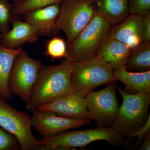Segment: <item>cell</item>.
<instances>
[{
  "instance_id": "obj_10",
  "label": "cell",
  "mask_w": 150,
  "mask_h": 150,
  "mask_svg": "<svg viewBox=\"0 0 150 150\" xmlns=\"http://www.w3.org/2000/svg\"><path fill=\"white\" fill-rule=\"evenodd\" d=\"M31 115L32 127L43 137H53L75 128L90 124V121L75 120L57 116L48 110L36 109Z\"/></svg>"
},
{
  "instance_id": "obj_16",
  "label": "cell",
  "mask_w": 150,
  "mask_h": 150,
  "mask_svg": "<svg viewBox=\"0 0 150 150\" xmlns=\"http://www.w3.org/2000/svg\"><path fill=\"white\" fill-rule=\"evenodd\" d=\"M113 75L116 81L124 84L126 92L150 94V71L131 72L122 68L114 70Z\"/></svg>"
},
{
  "instance_id": "obj_1",
  "label": "cell",
  "mask_w": 150,
  "mask_h": 150,
  "mask_svg": "<svg viewBox=\"0 0 150 150\" xmlns=\"http://www.w3.org/2000/svg\"><path fill=\"white\" fill-rule=\"evenodd\" d=\"M72 62L66 59L59 65H42L25 109L32 112L74 91L71 76Z\"/></svg>"
},
{
  "instance_id": "obj_25",
  "label": "cell",
  "mask_w": 150,
  "mask_h": 150,
  "mask_svg": "<svg viewBox=\"0 0 150 150\" xmlns=\"http://www.w3.org/2000/svg\"><path fill=\"white\" fill-rule=\"evenodd\" d=\"M150 132V115H149L147 120L144 124L133 133L128 136L129 139L135 137L139 138V141L144 138Z\"/></svg>"
},
{
  "instance_id": "obj_19",
  "label": "cell",
  "mask_w": 150,
  "mask_h": 150,
  "mask_svg": "<svg viewBox=\"0 0 150 150\" xmlns=\"http://www.w3.org/2000/svg\"><path fill=\"white\" fill-rule=\"evenodd\" d=\"M125 69L138 72L150 71V41H144L131 50Z\"/></svg>"
},
{
  "instance_id": "obj_28",
  "label": "cell",
  "mask_w": 150,
  "mask_h": 150,
  "mask_svg": "<svg viewBox=\"0 0 150 150\" xmlns=\"http://www.w3.org/2000/svg\"><path fill=\"white\" fill-rule=\"evenodd\" d=\"M11 1L13 2V4H15V3L21 2L26 1V0H11Z\"/></svg>"
},
{
  "instance_id": "obj_2",
  "label": "cell",
  "mask_w": 150,
  "mask_h": 150,
  "mask_svg": "<svg viewBox=\"0 0 150 150\" xmlns=\"http://www.w3.org/2000/svg\"><path fill=\"white\" fill-rule=\"evenodd\" d=\"M112 25L96 12L85 27L68 46L69 59L72 63L95 57L97 51L107 37Z\"/></svg>"
},
{
  "instance_id": "obj_3",
  "label": "cell",
  "mask_w": 150,
  "mask_h": 150,
  "mask_svg": "<svg viewBox=\"0 0 150 150\" xmlns=\"http://www.w3.org/2000/svg\"><path fill=\"white\" fill-rule=\"evenodd\" d=\"M118 90L123 102L110 127L123 137H128L147 120L150 94L130 93L121 89Z\"/></svg>"
},
{
  "instance_id": "obj_20",
  "label": "cell",
  "mask_w": 150,
  "mask_h": 150,
  "mask_svg": "<svg viewBox=\"0 0 150 150\" xmlns=\"http://www.w3.org/2000/svg\"><path fill=\"white\" fill-rule=\"evenodd\" d=\"M64 0H26L21 2L13 4V17L43 7L55 4H61Z\"/></svg>"
},
{
  "instance_id": "obj_7",
  "label": "cell",
  "mask_w": 150,
  "mask_h": 150,
  "mask_svg": "<svg viewBox=\"0 0 150 150\" xmlns=\"http://www.w3.org/2000/svg\"><path fill=\"white\" fill-rule=\"evenodd\" d=\"M42 65L41 61L31 58L27 51L22 50L16 56L10 74L8 85L10 93L27 103Z\"/></svg>"
},
{
  "instance_id": "obj_13",
  "label": "cell",
  "mask_w": 150,
  "mask_h": 150,
  "mask_svg": "<svg viewBox=\"0 0 150 150\" xmlns=\"http://www.w3.org/2000/svg\"><path fill=\"white\" fill-rule=\"evenodd\" d=\"M61 4H55L28 12L23 14L25 21L35 28L39 36H50L55 32V26L61 9Z\"/></svg>"
},
{
  "instance_id": "obj_8",
  "label": "cell",
  "mask_w": 150,
  "mask_h": 150,
  "mask_svg": "<svg viewBox=\"0 0 150 150\" xmlns=\"http://www.w3.org/2000/svg\"><path fill=\"white\" fill-rule=\"evenodd\" d=\"M89 0H64L55 26V32L66 34L68 46L85 27L96 12Z\"/></svg>"
},
{
  "instance_id": "obj_15",
  "label": "cell",
  "mask_w": 150,
  "mask_h": 150,
  "mask_svg": "<svg viewBox=\"0 0 150 150\" xmlns=\"http://www.w3.org/2000/svg\"><path fill=\"white\" fill-rule=\"evenodd\" d=\"M132 50L125 43L106 37L98 49L96 56L114 71L125 68Z\"/></svg>"
},
{
  "instance_id": "obj_4",
  "label": "cell",
  "mask_w": 150,
  "mask_h": 150,
  "mask_svg": "<svg viewBox=\"0 0 150 150\" xmlns=\"http://www.w3.org/2000/svg\"><path fill=\"white\" fill-rule=\"evenodd\" d=\"M123 137L110 127L68 131L53 137H43L40 141L43 150H66L76 147L84 149L91 143L98 141L116 144L122 141Z\"/></svg>"
},
{
  "instance_id": "obj_11",
  "label": "cell",
  "mask_w": 150,
  "mask_h": 150,
  "mask_svg": "<svg viewBox=\"0 0 150 150\" xmlns=\"http://www.w3.org/2000/svg\"><path fill=\"white\" fill-rule=\"evenodd\" d=\"M37 109L52 111L64 118L90 122L92 120L86 105L85 96L75 91Z\"/></svg>"
},
{
  "instance_id": "obj_24",
  "label": "cell",
  "mask_w": 150,
  "mask_h": 150,
  "mask_svg": "<svg viewBox=\"0 0 150 150\" xmlns=\"http://www.w3.org/2000/svg\"><path fill=\"white\" fill-rule=\"evenodd\" d=\"M150 0H129V15H144L150 11Z\"/></svg>"
},
{
  "instance_id": "obj_9",
  "label": "cell",
  "mask_w": 150,
  "mask_h": 150,
  "mask_svg": "<svg viewBox=\"0 0 150 150\" xmlns=\"http://www.w3.org/2000/svg\"><path fill=\"white\" fill-rule=\"evenodd\" d=\"M115 82L108 84L101 90L91 92L86 96L87 108L98 128L110 127L118 112L119 107Z\"/></svg>"
},
{
  "instance_id": "obj_5",
  "label": "cell",
  "mask_w": 150,
  "mask_h": 150,
  "mask_svg": "<svg viewBox=\"0 0 150 150\" xmlns=\"http://www.w3.org/2000/svg\"><path fill=\"white\" fill-rule=\"evenodd\" d=\"M113 70L95 56L72 63L71 79L75 91L86 96L98 87L116 81Z\"/></svg>"
},
{
  "instance_id": "obj_22",
  "label": "cell",
  "mask_w": 150,
  "mask_h": 150,
  "mask_svg": "<svg viewBox=\"0 0 150 150\" xmlns=\"http://www.w3.org/2000/svg\"><path fill=\"white\" fill-rule=\"evenodd\" d=\"M10 0H0V34H5L10 30L13 5Z\"/></svg>"
},
{
  "instance_id": "obj_27",
  "label": "cell",
  "mask_w": 150,
  "mask_h": 150,
  "mask_svg": "<svg viewBox=\"0 0 150 150\" xmlns=\"http://www.w3.org/2000/svg\"><path fill=\"white\" fill-rule=\"evenodd\" d=\"M140 150H150V132L145 137L144 140L139 149Z\"/></svg>"
},
{
  "instance_id": "obj_17",
  "label": "cell",
  "mask_w": 150,
  "mask_h": 150,
  "mask_svg": "<svg viewBox=\"0 0 150 150\" xmlns=\"http://www.w3.org/2000/svg\"><path fill=\"white\" fill-rule=\"evenodd\" d=\"M97 12L111 25L117 24L129 15V0H89Z\"/></svg>"
},
{
  "instance_id": "obj_12",
  "label": "cell",
  "mask_w": 150,
  "mask_h": 150,
  "mask_svg": "<svg viewBox=\"0 0 150 150\" xmlns=\"http://www.w3.org/2000/svg\"><path fill=\"white\" fill-rule=\"evenodd\" d=\"M125 43L133 49L144 41L142 16L129 15L111 27L107 36Z\"/></svg>"
},
{
  "instance_id": "obj_14",
  "label": "cell",
  "mask_w": 150,
  "mask_h": 150,
  "mask_svg": "<svg viewBox=\"0 0 150 150\" xmlns=\"http://www.w3.org/2000/svg\"><path fill=\"white\" fill-rule=\"evenodd\" d=\"M12 28L5 34H0V42L9 49L21 48L25 43H35L40 36L32 25L25 21L12 19Z\"/></svg>"
},
{
  "instance_id": "obj_18",
  "label": "cell",
  "mask_w": 150,
  "mask_h": 150,
  "mask_svg": "<svg viewBox=\"0 0 150 150\" xmlns=\"http://www.w3.org/2000/svg\"><path fill=\"white\" fill-rule=\"evenodd\" d=\"M22 50L5 48L0 42V98L7 101L13 98L8 86L10 74L16 56Z\"/></svg>"
},
{
  "instance_id": "obj_23",
  "label": "cell",
  "mask_w": 150,
  "mask_h": 150,
  "mask_svg": "<svg viewBox=\"0 0 150 150\" xmlns=\"http://www.w3.org/2000/svg\"><path fill=\"white\" fill-rule=\"evenodd\" d=\"M20 150L21 146L17 137L0 126V150Z\"/></svg>"
},
{
  "instance_id": "obj_26",
  "label": "cell",
  "mask_w": 150,
  "mask_h": 150,
  "mask_svg": "<svg viewBox=\"0 0 150 150\" xmlns=\"http://www.w3.org/2000/svg\"><path fill=\"white\" fill-rule=\"evenodd\" d=\"M145 41H150V11L142 16Z\"/></svg>"
},
{
  "instance_id": "obj_6",
  "label": "cell",
  "mask_w": 150,
  "mask_h": 150,
  "mask_svg": "<svg viewBox=\"0 0 150 150\" xmlns=\"http://www.w3.org/2000/svg\"><path fill=\"white\" fill-rule=\"evenodd\" d=\"M0 98V126L17 137L22 150H43L32 131L31 115L12 107Z\"/></svg>"
},
{
  "instance_id": "obj_21",
  "label": "cell",
  "mask_w": 150,
  "mask_h": 150,
  "mask_svg": "<svg viewBox=\"0 0 150 150\" xmlns=\"http://www.w3.org/2000/svg\"><path fill=\"white\" fill-rule=\"evenodd\" d=\"M45 55L53 60L67 58L68 44L64 38L54 36L47 41Z\"/></svg>"
}]
</instances>
